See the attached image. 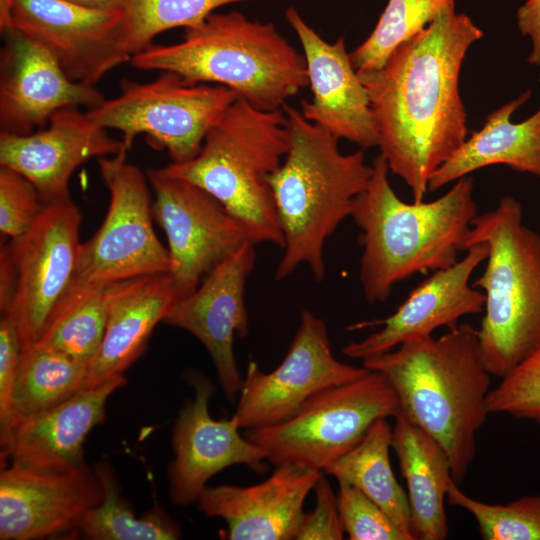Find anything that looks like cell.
<instances>
[{
	"label": "cell",
	"instance_id": "6da1fadb",
	"mask_svg": "<svg viewBox=\"0 0 540 540\" xmlns=\"http://www.w3.org/2000/svg\"><path fill=\"white\" fill-rule=\"evenodd\" d=\"M483 31L449 0L437 17L398 46L382 68L358 74L389 170L423 201L434 172L464 143L467 114L459 75Z\"/></svg>",
	"mask_w": 540,
	"mask_h": 540
},
{
	"label": "cell",
	"instance_id": "7a4b0ae2",
	"mask_svg": "<svg viewBox=\"0 0 540 540\" xmlns=\"http://www.w3.org/2000/svg\"><path fill=\"white\" fill-rule=\"evenodd\" d=\"M383 374L399 401V415L445 450L455 483H462L476 453V434L489 415L491 374L482 359L477 328L459 323L438 338L408 340L362 360Z\"/></svg>",
	"mask_w": 540,
	"mask_h": 540
},
{
	"label": "cell",
	"instance_id": "3957f363",
	"mask_svg": "<svg viewBox=\"0 0 540 540\" xmlns=\"http://www.w3.org/2000/svg\"><path fill=\"white\" fill-rule=\"evenodd\" d=\"M372 175L356 198L351 217L363 248L359 278L366 300L384 302L398 282L416 273L447 268L458 261L478 214L474 179L455 181L431 202L406 203L392 188L386 159L372 161Z\"/></svg>",
	"mask_w": 540,
	"mask_h": 540
},
{
	"label": "cell",
	"instance_id": "277c9868",
	"mask_svg": "<svg viewBox=\"0 0 540 540\" xmlns=\"http://www.w3.org/2000/svg\"><path fill=\"white\" fill-rule=\"evenodd\" d=\"M282 110L290 145L269 179L284 238L275 279L284 280L305 264L321 281L326 273L325 243L352 215L372 165L366 164L363 149L342 153L339 139L305 119L300 109L286 103Z\"/></svg>",
	"mask_w": 540,
	"mask_h": 540
},
{
	"label": "cell",
	"instance_id": "5b68a950",
	"mask_svg": "<svg viewBox=\"0 0 540 540\" xmlns=\"http://www.w3.org/2000/svg\"><path fill=\"white\" fill-rule=\"evenodd\" d=\"M139 70L169 71L192 83L222 85L256 108L278 110L309 85L306 62L271 22L239 11L213 12L174 44L134 55Z\"/></svg>",
	"mask_w": 540,
	"mask_h": 540
},
{
	"label": "cell",
	"instance_id": "8992f818",
	"mask_svg": "<svg viewBox=\"0 0 540 540\" xmlns=\"http://www.w3.org/2000/svg\"><path fill=\"white\" fill-rule=\"evenodd\" d=\"M290 145L282 109L262 110L238 96L208 131L192 159L161 170L217 199L246 228L251 241L283 248L269 179Z\"/></svg>",
	"mask_w": 540,
	"mask_h": 540
},
{
	"label": "cell",
	"instance_id": "52a82bcc",
	"mask_svg": "<svg viewBox=\"0 0 540 540\" xmlns=\"http://www.w3.org/2000/svg\"><path fill=\"white\" fill-rule=\"evenodd\" d=\"M488 247L486 267L473 286L485 295L477 329L482 359L503 378L540 347V234L523 224V207L513 196L477 214L465 240Z\"/></svg>",
	"mask_w": 540,
	"mask_h": 540
},
{
	"label": "cell",
	"instance_id": "ba28073f",
	"mask_svg": "<svg viewBox=\"0 0 540 540\" xmlns=\"http://www.w3.org/2000/svg\"><path fill=\"white\" fill-rule=\"evenodd\" d=\"M400 413L396 392L381 373L337 385L308 399L287 420L247 429L245 436L274 465L322 471L352 449L378 419Z\"/></svg>",
	"mask_w": 540,
	"mask_h": 540
},
{
	"label": "cell",
	"instance_id": "9c48e42d",
	"mask_svg": "<svg viewBox=\"0 0 540 540\" xmlns=\"http://www.w3.org/2000/svg\"><path fill=\"white\" fill-rule=\"evenodd\" d=\"M119 87L116 97L86 110L88 117L100 127L122 132L128 150L143 134L176 163L197 155L208 131L238 97L225 86L192 83L169 71L149 82L123 79Z\"/></svg>",
	"mask_w": 540,
	"mask_h": 540
},
{
	"label": "cell",
	"instance_id": "30bf717a",
	"mask_svg": "<svg viewBox=\"0 0 540 540\" xmlns=\"http://www.w3.org/2000/svg\"><path fill=\"white\" fill-rule=\"evenodd\" d=\"M101 178L110 193L105 218L80 244L70 285L105 288L111 284L168 273V249L153 228L148 178L127 161V152L97 159Z\"/></svg>",
	"mask_w": 540,
	"mask_h": 540
},
{
	"label": "cell",
	"instance_id": "8fae6325",
	"mask_svg": "<svg viewBox=\"0 0 540 540\" xmlns=\"http://www.w3.org/2000/svg\"><path fill=\"white\" fill-rule=\"evenodd\" d=\"M146 175L154 193L153 219L167 237V274L178 300L251 239L243 224L205 190L161 168H149Z\"/></svg>",
	"mask_w": 540,
	"mask_h": 540
},
{
	"label": "cell",
	"instance_id": "7c38bea8",
	"mask_svg": "<svg viewBox=\"0 0 540 540\" xmlns=\"http://www.w3.org/2000/svg\"><path fill=\"white\" fill-rule=\"evenodd\" d=\"M369 370L338 360L332 353L325 322L303 310L299 326L282 362L271 372L254 360L247 365L233 416L239 427L261 428L293 416L311 397L356 380Z\"/></svg>",
	"mask_w": 540,
	"mask_h": 540
},
{
	"label": "cell",
	"instance_id": "4fadbf2b",
	"mask_svg": "<svg viewBox=\"0 0 540 540\" xmlns=\"http://www.w3.org/2000/svg\"><path fill=\"white\" fill-rule=\"evenodd\" d=\"M81 222L82 213L71 198L44 204L34 224L4 245L17 272L15 298L6 314L22 346L39 340L73 280Z\"/></svg>",
	"mask_w": 540,
	"mask_h": 540
},
{
	"label": "cell",
	"instance_id": "5bb4252c",
	"mask_svg": "<svg viewBox=\"0 0 540 540\" xmlns=\"http://www.w3.org/2000/svg\"><path fill=\"white\" fill-rule=\"evenodd\" d=\"M121 10L66 0H11L0 29L14 28L43 46L73 81L94 86L130 61L118 42Z\"/></svg>",
	"mask_w": 540,
	"mask_h": 540
},
{
	"label": "cell",
	"instance_id": "9a60e30c",
	"mask_svg": "<svg viewBox=\"0 0 540 540\" xmlns=\"http://www.w3.org/2000/svg\"><path fill=\"white\" fill-rule=\"evenodd\" d=\"M251 241L227 257L190 295L175 301L163 322L196 337L209 353L227 399L233 403L243 377L234 355V338H245L249 319L245 288L256 251Z\"/></svg>",
	"mask_w": 540,
	"mask_h": 540
},
{
	"label": "cell",
	"instance_id": "2e32d148",
	"mask_svg": "<svg viewBox=\"0 0 540 540\" xmlns=\"http://www.w3.org/2000/svg\"><path fill=\"white\" fill-rule=\"evenodd\" d=\"M187 382L193 387V399L181 409L173 427L174 459L169 467V494L178 506L197 503L208 480L233 465H245L264 473V451L246 436L234 416L214 420L208 409L214 385L204 375L188 371Z\"/></svg>",
	"mask_w": 540,
	"mask_h": 540
},
{
	"label": "cell",
	"instance_id": "e0dca14e",
	"mask_svg": "<svg viewBox=\"0 0 540 540\" xmlns=\"http://www.w3.org/2000/svg\"><path fill=\"white\" fill-rule=\"evenodd\" d=\"M1 32L0 133L30 134L60 109L91 110L105 100L95 86L70 79L43 46L21 31Z\"/></svg>",
	"mask_w": 540,
	"mask_h": 540
},
{
	"label": "cell",
	"instance_id": "ac0fdd59",
	"mask_svg": "<svg viewBox=\"0 0 540 540\" xmlns=\"http://www.w3.org/2000/svg\"><path fill=\"white\" fill-rule=\"evenodd\" d=\"M465 252L461 260L434 271L421 282L390 316L355 325V329L382 327L360 341L348 343L343 354L360 360L375 357L408 340L432 336L439 327L451 329L463 316L483 312L485 295L469 281L474 270L486 260L488 247L475 243Z\"/></svg>",
	"mask_w": 540,
	"mask_h": 540
},
{
	"label": "cell",
	"instance_id": "d6986e66",
	"mask_svg": "<svg viewBox=\"0 0 540 540\" xmlns=\"http://www.w3.org/2000/svg\"><path fill=\"white\" fill-rule=\"evenodd\" d=\"M127 151L79 107L58 110L44 129L30 134L0 133V166L26 177L44 204L70 198V178L87 160Z\"/></svg>",
	"mask_w": 540,
	"mask_h": 540
},
{
	"label": "cell",
	"instance_id": "ffe728a7",
	"mask_svg": "<svg viewBox=\"0 0 540 540\" xmlns=\"http://www.w3.org/2000/svg\"><path fill=\"white\" fill-rule=\"evenodd\" d=\"M285 16L301 44L312 91L311 101L300 103L302 115L362 149L378 146L369 96L346 50L344 37L327 42L293 6L285 10Z\"/></svg>",
	"mask_w": 540,
	"mask_h": 540
},
{
	"label": "cell",
	"instance_id": "44dd1931",
	"mask_svg": "<svg viewBox=\"0 0 540 540\" xmlns=\"http://www.w3.org/2000/svg\"><path fill=\"white\" fill-rule=\"evenodd\" d=\"M96 471L39 472L11 465L0 473V539L30 540L73 529L99 504Z\"/></svg>",
	"mask_w": 540,
	"mask_h": 540
},
{
	"label": "cell",
	"instance_id": "7402d4cb",
	"mask_svg": "<svg viewBox=\"0 0 540 540\" xmlns=\"http://www.w3.org/2000/svg\"><path fill=\"white\" fill-rule=\"evenodd\" d=\"M322 475L296 464H280L255 485L206 487L197 504L206 516L226 522V539H295L305 499Z\"/></svg>",
	"mask_w": 540,
	"mask_h": 540
},
{
	"label": "cell",
	"instance_id": "603a6c76",
	"mask_svg": "<svg viewBox=\"0 0 540 540\" xmlns=\"http://www.w3.org/2000/svg\"><path fill=\"white\" fill-rule=\"evenodd\" d=\"M126 379L123 375L83 388L65 401L19 421L1 461L39 472H74L87 468L83 443L91 429L105 420L108 397Z\"/></svg>",
	"mask_w": 540,
	"mask_h": 540
},
{
	"label": "cell",
	"instance_id": "cb8c5ba5",
	"mask_svg": "<svg viewBox=\"0 0 540 540\" xmlns=\"http://www.w3.org/2000/svg\"><path fill=\"white\" fill-rule=\"evenodd\" d=\"M177 300L167 273L105 287L107 321L101 345L89 364L84 388L123 375L146 350L149 337Z\"/></svg>",
	"mask_w": 540,
	"mask_h": 540
},
{
	"label": "cell",
	"instance_id": "d4e9b609",
	"mask_svg": "<svg viewBox=\"0 0 540 540\" xmlns=\"http://www.w3.org/2000/svg\"><path fill=\"white\" fill-rule=\"evenodd\" d=\"M531 95V90H527L488 114L483 127L473 132L434 172L428 190L436 191L475 170L496 164L540 177V107L522 122L511 121L512 114Z\"/></svg>",
	"mask_w": 540,
	"mask_h": 540
},
{
	"label": "cell",
	"instance_id": "484cf974",
	"mask_svg": "<svg viewBox=\"0 0 540 540\" xmlns=\"http://www.w3.org/2000/svg\"><path fill=\"white\" fill-rule=\"evenodd\" d=\"M394 419L392 448L407 484L415 539H446L449 528L444 504L453 480L448 455L426 431L401 415Z\"/></svg>",
	"mask_w": 540,
	"mask_h": 540
},
{
	"label": "cell",
	"instance_id": "4316f807",
	"mask_svg": "<svg viewBox=\"0 0 540 540\" xmlns=\"http://www.w3.org/2000/svg\"><path fill=\"white\" fill-rule=\"evenodd\" d=\"M89 364L39 342L21 348L1 450L21 420L49 409L84 388Z\"/></svg>",
	"mask_w": 540,
	"mask_h": 540
},
{
	"label": "cell",
	"instance_id": "83f0119b",
	"mask_svg": "<svg viewBox=\"0 0 540 540\" xmlns=\"http://www.w3.org/2000/svg\"><path fill=\"white\" fill-rule=\"evenodd\" d=\"M391 447L392 427L387 418L378 419L324 473L359 489L389 515L408 540H414L407 493L397 482L390 463Z\"/></svg>",
	"mask_w": 540,
	"mask_h": 540
},
{
	"label": "cell",
	"instance_id": "f1b7e54d",
	"mask_svg": "<svg viewBox=\"0 0 540 540\" xmlns=\"http://www.w3.org/2000/svg\"><path fill=\"white\" fill-rule=\"evenodd\" d=\"M95 471L102 485V500L86 510L73 529L93 540H171L181 537L178 525L159 507L137 518L130 503L120 495L115 474L107 463H98Z\"/></svg>",
	"mask_w": 540,
	"mask_h": 540
},
{
	"label": "cell",
	"instance_id": "f546056e",
	"mask_svg": "<svg viewBox=\"0 0 540 540\" xmlns=\"http://www.w3.org/2000/svg\"><path fill=\"white\" fill-rule=\"evenodd\" d=\"M106 321L105 288L70 285L36 342L90 364L103 340Z\"/></svg>",
	"mask_w": 540,
	"mask_h": 540
},
{
	"label": "cell",
	"instance_id": "4dcf8cb0",
	"mask_svg": "<svg viewBox=\"0 0 540 540\" xmlns=\"http://www.w3.org/2000/svg\"><path fill=\"white\" fill-rule=\"evenodd\" d=\"M249 1L258 0H123L118 42L131 59L162 32L196 27L220 7Z\"/></svg>",
	"mask_w": 540,
	"mask_h": 540
},
{
	"label": "cell",
	"instance_id": "1f68e13d",
	"mask_svg": "<svg viewBox=\"0 0 540 540\" xmlns=\"http://www.w3.org/2000/svg\"><path fill=\"white\" fill-rule=\"evenodd\" d=\"M449 0H388L370 35L351 53L358 74L379 70L394 50L431 23Z\"/></svg>",
	"mask_w": 540,
	"mask_h": 540
},
{
	"label": "cell",
	"instance_id": "d6a6232c",
	"mask_svg": "<svg viewBox=\"0 0 540 540\" xmlns=\"http://www.w3.org/2000/svg\"><path fill=\"white\" fill-rule=\"evenodd\" d=\"M446 500L473 516L485 540H540V494L491 504L470 497L452 480Z\"/></svg>",
	"mask_w": 540,
	"mask_h": 540
},
{
	"label": "cell",
	"instance_id": "836d02e7",
	"mask_svg": "<svg viewBox=\"0 0 540 540\" xmlns=\"http://www.w3.org/2000/svg\"><path fill=\"white\" fill-rule=\"evenodd\" d=\"M487 408L540 425V347L489 391Z\"/></svg>",
	"mask_w": 540,
	"mask_h": 540
},
{
	"label": "cell",
	"instance_id": "e575fe53",
	"mask_svg": "<svg viewBox=\"0 0 540 540\" xmlns=\"http://www.w3.org/2000/svg\"><path fill=\"white\" fill-rule=\"evenodd\" d=\"M338 509L350 540H408L389 515L351 484L338 481Z\"/></svg>",
	"mask_w": 540,
	"mask_h": 540
},
{
	"label": "cell",
	"instance_id": "d590c367",
	"mask_svg": "<svg viewBox=\"0 0 540 540\" xmlns=\"http://www.w3.org/2000/svg\"><path fill=\"white\" fill-rule=\"evenodd\" d=\"M44 202L22 174L0 166V232L10 239L24 234L36 221Z\"/></svg>",
	"mask_w": 540,
	"mask_h": 540
},
{
	"label": "cell",
	"instance_id": "8d00e7d4",
	"mask_svg": "<svg viewBox=\"0 0 540 540\" xmlns=\"http://www.w3.org/2000/svg\"><path fill=\"white\" fill-rule=\"evenodd\" d=\"M315 506L302 517L295 540H340L344 530L340 519L337 495L323 477L314 486Z\"/></svg>",
	"mask_w": 540,
	"mask_h": 540
},
{
	"label": "cell",
	"instance_id": "74e56055",
	"mask_svg": "<svg viewBox=\"0 0 540 540\" xmlns=\"http://www.w3.org/2000/svg\"><path fill=\"white\" fill-rule=\"evenodd\" d=\"M22 344L16 325L8 314L0 319V432L9 418L10 397Z\"/></svg>",
	"mask_w": 540,
	"mask_h": 540
},
{
	"label": "cell",
	"instance_id": "f35d334b",
	"mask_svg": "<svg viewBox=\"0 0 540 540\" xmlns=\"http://www.w3.org/2000/svg\"><path fill=\"white\" fill-rule=\"evenodd\" d=\"M517 25L523 36H528L532 49L527 61L540 66V0H526L517 10Z\"/></svg>",
	"mask_w": 540,
	"mask_h": 540
},
{
	"label": "cell",
	"instance_id": "ab89813d",
	"mask_svg": "<svg viewBox=\"0 0 540 540\" xmlns=\"http://www.w3.org/2000/svg\"><path fill=\"white\" fill-rule=\"evenodd\" d=\"M17 288V272L5 248L0 249V310L2 314L10 311Z\"/></svg>",
	"mask_w": 540,
	"mask_h": 540
},
{
	"label": "cell",
	"instance_id": "60d3db41",
	"mask_svg": "<svg viewBox=\"0 0 540 540\" xmlns=\"http://www.w3.org/2000/svg\"><path fill=\"white\" fill-rule=\"evenodd\" d=\"M81 6L101 10H121L123 0H66Z\"/></svg>",
	"mask_w": 540,
	"mask_h": 540
}]
</instances>
